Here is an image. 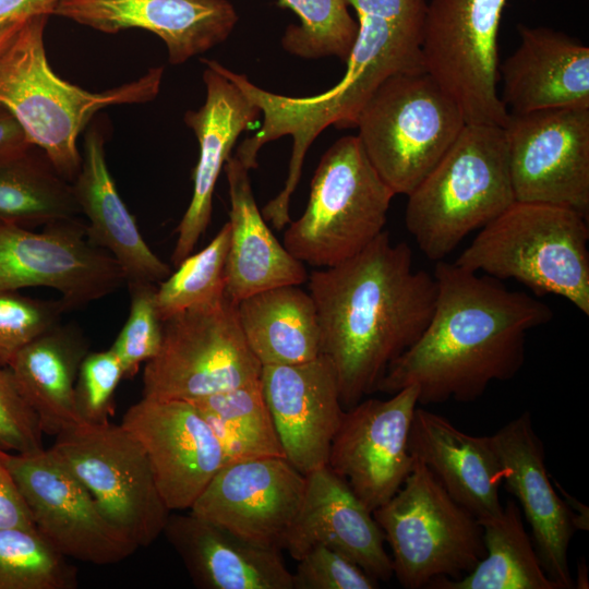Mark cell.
Masks as SVG:
<instances>
[{"mask_svg": "<svg viewBox=\"0 0 589 589\" xmlns=\"http://www.w3.org/2000/svg\"><path fill=\"white\" fill-rule=\"evenodd\" d=\"M230 224L226 223L203 250L190 254L156 288L158 314L165 320L193 308L221 301L226 294V263Z\"/></svg>", "mask_w": 589, "mask_h": 589, "instance_id": "obj_35", "label": "cell"}, {"mask_svg": "<svg viewBox=\"0 0 589 589\" xmlns=\"http://www.w3.org/2000/svg\"><path fill=\"white\" fill-rule=\"evenodd\" d=\"M587 217L562 206L515 201L480 229L454 262L537 296L553 294L589 315Z\"/></svg>", "mask_w": 589, "mask_h": 589, "instance_id": "obj_6", "label": "cell"}, {"mask_svg": "<svg viewBox=\"0 0 589 589\" xmlns=\"http://www.w3.org/2000/svg\"><path fill=\"white\" fill-rule=\"evenodd\" d=\"M92 241L109 252L120 265L125 284L160 283L170 266L142 237L136 220L120 197L105 158V135L98 125L85 135L81 169L72 182Z\"/></svg>", "mask_w": 589, "mask_h": 589, "instance_id": "obj_27", "label": "cell"}, {"mask_svg": "<svg viewBox=\"0 0 589 589\" xmlns=\"http://www.w3.org/2000/svg\"><path fill=\"white\" fill-rule=\"evenodd\" d=\"M277 4L290 9L300 21L284 32L281 46L287 52L303 59L347 61L359 29L347 0H277Z\"/></svg>", "mask_w": 589, "mask_h": 589, "instance_id": "obj_36", "label": "cell"}, {"mask_svg": "<svg viewBox=\"0 0 589 589\" xmlns=\"http://www.w3.org/2000/svg\"><path fill=\"white\" fill-rule=\"evenodd\" d=\"M163 533L201 589H293L281 551L251 543L189 510Z\"/></svg>", "mask_w": 589, "mask_h": 589, "instance_id": "obj_26", "label": "cell"}, {"mask_svg": "<svg viewBox=\"0 0 589 589\" xmlns=\"http://www.w3.org/2000/svg\"><path fill=\"white\" fill-rule=\"evenodd\" d=\"M244 338L262 366L296 364L321 354L316 308L299 286H281L237 303Z\"/></svg>", "mask_w": 589, "mask_h": 589, "instance_id": "obj_30", "label": "cell"}, {"mask_svg": "<svg viewBox=\"0 0 589 589\" xmlns=\"http://www.w3.org/2000/svg\"><path fill=\"white\" fill-rule=\"evenodd\" d=\"M553 483L556 491L560 492L562 500L564 501V503L567 505V507L570 509V512L574 515L575 529L587 531L589 528L588 506L584 505L577 498H575L568 492H566L557 481H554Z\"/></svg>", "mask_w": 589, "mask_h": 589, "instance_id": "obj_45", "label": "cell"}, {"mask_svg": "<svg viewBox=\"0 0 589 589\" xmlns=\"http://www.w3.org/2000/svg\"><path fill=\"white\" fill-rule=\"evenodd\" d=\"M300 510L287 534L284 550L298 561L316 545L328 546L378 581L394 576L385 537L372 512L345 479L325 466L305 476Z\"/></svg>", "mask_w": 589, "mask_h": 589, "instance_id": "obj_22", "label": "cell"}, {"mask_svg": "<svg viewBox=\"0 0 589 589\" xmlns=\"http://www.w3.org/2000/svg\"><path fill=\"white\" fill-rule=\"evenodd\" d=\"M507 0H431L422 59L456 101L466 123L503 127L508 111L497 95L498 29Z\"/></svg>", "mask_w": 589, "mask_h": 589, "instance_id": "obj_12", "label": "cell"}, {"mask_svg": "<svg viewBox=\"0 0 589 589\" xmlns=\"http://www.w3.org/2000/svg\"><path fill=\"white\" fill-rule=\"evenodd\" d=\"M261 383L286 459L304 476L327 466L345 411L332 361L264 365Z\"/></svg>", "mask_w": 589, "mask_h": 589, "instance_id": "obj_19", "label": "cell"}, {"mask_svg": "<svg viewBox=\"0 0 589 589\" xmlns=\"http://www.w3.org/2000/svg\"><path fill=\"white\" fill-rule=\"evenodd\" d=\"M293 589H376L380 581L341 553L316 545L297 561Z\"/></svg>", "mask_w": 589, "mask_h": 589, "instance_id": "obj_40", "label": "cell"}, {"mask_svg": "<svg viewBox=\"0 0 589 589\" xmlns=\"http://www.w3.org/2000/svg\"><path fill=\"white\" fill-rule=\"evenodd\" d=\"M190 401L217 437L225 464L260 457H285L261 377L243 386Z\"/></svg>", "mask_w": 589, "mask_h": 589, "instance_id": "obj_32", "label": "cell"}, {"mask_svg": "<svg viewBox=\"0 0 589 589\" xmlns=\"http://www.w3.org/2000/svg\"><path fill=\"white\" fill-rule=\"evenodd\" d=\"M61 0H0V23L52 15Z\"/></svg>", "mask_w": 589, "mask_h": 589, "instance_id": "obj_44", "label": "cell"}, {"mask_svg": "<svg viewBox=\"0 0 589 589\" xmlns=\"http://www.w3.org/2000/svg\"><path fill=\"white\" fill-rule=\"evenodd\" d=\"M123 377L122 365L110 348L85 356L74 387L75 407L81 421L91 424L110 421L115 393Z\"/></svg>", "mask_w": 589, "mask_h": 589, "instance_id": "obj_39", "label": "cell"}, {"mask_svg": "<svg viewBox=\"0 0 589 589\" xmlns=\"http://www.w3.org/2000/svg\"><path fill=\"white\" fill-rule=\"evenodd\" d=\"M88 352L83 330L74 323H59L24 346L8 365L44 434L55 437L82 422L74 387Z\"/></svg>", "mask_w": 589, "mask_h": 589, "instance_id": "obj_29", "label": "cell"}, {"mask_svg": "<svg viewBox=\"0 0 589 589\" xmlns=\"http://www.w3.org/2000/svg\"><path fill=\"white\" fill-rule=\"evenodd\" d=\"M498 456L505 489L531 529L532 542L542 568L558 589L574 588L568 548L574 515L550 481L544 447L529 412H524L491 435Z\"/></svg>", "mask_w": 589, "mask_h": 589, "instance_id": "obj_20", "label": "cell"}, {"mask_svg": "<svg viewBox=\"0 0 589 589\" xmlns=\"http://www.w3.org/2000/svg\"><path fill=\"white\" fill-rule=\"evenodd\" d=\"M224 169L230 200L227 297L238 303L260 291L305 283L309 275L303 263L279 243L256 205L250 170L235 155Z\"/></svg>", "mask_w": 589, "mask_h": 589, "instance_id": "obj_28", "label": "cell"}, {"mask_svg": "<svg viewBox=\"0 0 589 589\" xmlns=\"http://www.w3.org/2000/svg\"><path fill=\"white\" fill-rule=\"evenodd\" d=\"M53 15L106 34L152 32L173 65L224 43L239 20L229 0H61Z\"/></svg>", "mask_w": 589, "mask_h": 589, "instance_id": "obj_21", "label": "cell"}, {"mask_svg": "<svg viewBox=\"0 0 589 589\" xmlns=\"http://www.w3.org/2000/svg\"><path fill=\"white\" fill-rule=\"evenodd\" d=\"M478 521L483 532L484 557L464 576L436 578L429 588L558 589L542 568L517 502L508 500L498 515Z\"/></svg>", "mask_w": 589, "mask_h": 589, "instance_id": "obj_31", "label": "cell"}, {"mask_svg": "<svg viewBox=\"0 0 589 589\" xmlns=\"http://www.w3.org/2000/svg\"><path fill=\"white\" fill-rule=\"evenodd\" d=\"M305 484V476L285 457L228 462L190 510L251 543L281 551Z\"/></svg>", "mask_w": 589, "mask_h": 589, "instance_id": "obj_17", "label": "cell"}, {"mask_svg": "<svg viewBox=\"0 0 589 589\" xmlns=\"http://www.w3.org/2000/svg\"><path fill=\"white\" fill-rule=\"evenodd\" d=\"M48 17H28L0 49V105L55 170L72 183L82 163L77 137L94 115L108 106L153 100L164 68H151L140 79L104 92L83 89L59 77L49 65L44 44Z\"/></svg>", "mask_w": 589, "mask_h": 589, "instance_id": "obj_3", "label": "cell"}, {"mask_svg": "<svg viewBox=\"0 0 589 589\" xmlns=\"http://www.w3.org/2000/svg\"><path fill=\"white\" fill-rule=\"evenodd\" d=\"M466 120L425 71L385 80L361 108L358 139L394 194H410L455 142Z\"/></svg>", "mask_w": 589, "mask_h": 589, "instance_id": "obj_7", "label": "cell"}, {"mask_svg": "<svg viewBox=\"0 0 589 589\" xmlns=\"http://www.w3.org/2000/svg\"><path fill=\"white\" fill-rule=\"evenodd\" d=\"M76 568L35 527L0 529V589H75Z\"/></svg>", "mask_w": 589, "mask_h": 589, "instance_id": "obj_34", "label": "cell"}, {"mask_svg": "<svg viewBox=\"0 0 589 589\" xmlns=\"http://www.w3.org/2000/svg\"><path fill=\"white\" fill-rule=\"evenodd\" d=\"M25 20L0 23V49L12 38Z\"/></svg>", "mask_w": 589, "mask_h": 589, "instance_id": "obj_46", "label": "cell"}, {"mask_svg": "<svg viewBox=\"0 0 589 589\" xmlns=\"http://www.w3.org/2000/svg\"><path fill=\"white\" fill-rule=\"evenodd\" d=\"M86 486L105 517L139 548L163 533L165 504L137 440L121 424L80 422L50 447Z\"/></svg>", "mask_w": 589, "mask_h": 589, "instance_id": "obj_11", "label": "cell"}, {"mask_svg": "<svg viewBox=\"0 0 589 589\" xmlns=\"http://www.w3.org/2000/svg\"><path fill=\"white\" fill-rule=\"evenodd\" d=\"M520 43L498 68L508 112L589 107V47L550 27L518 25Z\"/></svg>", "mask_w": 589, "mask_h": 589, "instance_id": "obj_24", "label": "cell"}, {"mask_svg": "<svg viewBox=\"0 0 589 589\" xmlns=\"http://www.w3.org/2000/svg\"><path fill=\"white\" fill-rule=\"evenodd\" d=\"M130 313L110 347L118 357L124 377L135 375L142 363L152 360L163 341V321L156 308V286L152 283L128 285Z\"/></svg>", "mask_w": 589, "mask_h": 589, "instance_id": "obj_37", "label": "cell"}, {"mask_svg": "<svg viewBox=\"0 0 589 589\" xmlns=\"http://www.w3.org/2000/svg\"><path fill=\"white\" fill-rule=\"evenodd\" d=\"M35 527L31 512L0 456V529Z\"/></svg>", "mask_w": 589, "mask_h": 589, "instance_id": "obj_42", "label": "cell"}, {"mask_svg": "<svg viewBox=\"0 0 589 589\" xmlns=\"http://www.w3.org/2000/svg\"><path fill=\"white\" fill-rule=\"evenodd\" d=\"M38 532L62 555L95 565L131 556L139 546L103 514L96 501L50 448L0 450Z\"/></svg>", "mask_w": 589, "mask_h": 589, "instance_id": "obj_13", "label": "cell"}, {"mask_svg": "<svg viewBox=\"0 0 589 589\" xmlns=\"http://www.w3.org/2000/svg\"><path fill=\"white\" fill-rule=\"evenodd\" d=\"M515 201L589 212V107L508 112L503 125Z\"/></svg>", "mask_w": 589, "mask_h": 589, "instance_id": "obj_14", "label": "cell"}, {"mask_svg": "<svg viewBox=\"0 0 589 589\" xmlns=\"http://www.w3.org/2000/svg\"><path fill=\"white\" fill-rule=\"evenodd\" d=\"M578 577H577V581L574 582V587H577V588H588V579H587V568H586V565H585V562L581 564H579V568H578Z\"/></svg>", "mask_w": 589, "mask_h": 589, "instance_id": "obj_47", "label": "cell"}, {"mask_svg": "<svg viewBox=\"0 0 589 589\" xmlns=\"http://www.w3.org/2000/svg\"><path fill=\"white\" fill-rule=\"evenodd\" d=\"M38 418L19 390L8 366H0V450L28 453L43 446Z\"/></svg>", "mask_w": 589, "mask_h": 589, "instance_id": "obj_41", "label": "cell"}, {"mask_svg": "<svg viewBox=\"0 0 589 589\" xmlns=\"http://www.w3.org/2000/svg\"><path fill=\"white\" fill-rule=\"evenodd\" d=\"M79 214L72 183L55 170L46 156L35 157L31 151L0 169V224L29 229Z\"/></svg>", "mask_w": 589, "mask_h": 589, "instance_id": "obj_33", "label": "cell"}, {"mask_svg": "<svg viewBox=\"0 0 589 589\" xmlns=\"http://www.w3.org/2000/svg\"><path fill=\"white\" fill-rule=\"evenodd\" d=\"M394 196L358 136H344L322 156L305 211L287 228L284 247L302 263L335 266L384 231Z\"/></svg>", "mask_w": 589, "mask_h": 589, "instance_id": "obj_8", "label": "cell"}, {"mask_svg": "<svg viewBox=\"0 0 589 589\" xmlns=\"http://www.w3.org/2000/svg\"><path fill=\"white\" fill-rule=\"evenodd\" d=\"M158 353L145 363L144 398L194 400L261 377L262 364L242 333L237 303L189 309L163 322Z\"/></svg>", "mask_w": 589, "mask_h": 589, "instance_id": "obj_10", "label": "cell"}, {"mask_svg": "<svg viewBox=\"0 0 589 589\" xmlns=\"http://www.w3.org/2000/svg\"><path fill=\"white\" fill-rule=\"evenodd\" d=\"M436 300L418 340L388 365L376 392L418 388L419 406L471 402L495 381L517 375L529 330L548 324L544 302L507 289L502 280L436 262Z\"/></svg>", "mask_w": 589, "mask_h": 589, "instance_id": "obj_1", "label": "cell"}, {"mask_svg": "<svg viewBox=\"0 0 589 589\" xmlns=\"http://www.w3.org/2000/svg\"><path fill=\"white\" fill-rule=\"evenodd\" d=\"M33 147L17 120L0 105V169L23 158Z\"/></svg>", "mask_w": 589, "mask_h": 589, "instance_id": "obj_43", "label": "cell"}, {"mask_svg": "<svg viewBox=\"0 0 589 589\" xmlns=\"http://www.w3.org/2000/svg\"><path fill=\"white\" fill-rule=\"evenodd\" d=\"M407 196L406 228L428 259L443 261L515 202L503 127L466 123Z\"/></svg>", "mask_w": 589, "mask_h": 589, "instance_id": "obj_5", "label": "cell"}, {"mask_svg": "<svg viewBox=\"0 0 589 589\" xmlns=\"http://www.w3.org/2000/svg\"><path fill=\"white\" fill-rule=\"evenodd\" d=\"M125 284L113 256L89 238L77 217L45 226L41 232L0 224V288L47 287L67 310L111 294Z\"/></svg>", "mask_w": 589, "mask_h": 589, "instance_id": "obj_15", "label": "cell"}, {"mask_svg": "<svg viewBox=\"0 0 589 589\" xmlns=\"http://www.w3.org/2000/svg\"><path fill=\"white\" fill-rule=\"evenodd\" d=\"M408 447L449 496L477 519L503 510L498 494L502 466L491 436L470 435L445 417L417 406Z\"/></svg>", "mask_w": 589, "mask_h": 589, "instance_id": "obj_25", "label": "cell"}, {"mask_svg": "<svg viewBox=\"0 0 589 589\" xmlns=\"http://www.w3.org/2000/svg\"><path fill=\"white\" fill-rule=\"evenodd\" d=\"M121 425L145 450L170 512L190 510L225 465L217 437L191 401L142 397L125 411Z\"/></svg>", "mask_w": 589, "mask_h": 589, "instance_id": "obj_18", "label": "cell"}, {"mask_svg": "<svg viewBox=\"0 0 589 589\" xmlns=\"http://www.w3.org/2000/svg\"><path fill=\"white\" fill-rule=\"evenodd\" d=\"M417 406L418 388L411 385L386 400H360L344 411L327 467L372 513L396 494L413 469L408 438Z\"/></svg>", "mask_w": 589, "mask_h": 589, "instance_id": "obj_16", "label": "cell"}, {"mask_svg": "<svg viewBox=\"0 0 589 589\" xmlns=\"http://www.w3.org/2000/svg\"><path fill=\"white\" fill-rule=\"evenodd\" d=\"M65 311L60 299H34L0 288V366H8L24 346L59 324Z\"/></svg>", "mask_w": 589, "mask_h": 589, "instance_id": "obj_38", "label": "cell"}, {"mask_svg": "<svg viewBox=\"0 0 589 589\" xmlns=\"http://www.w3.org/2000/svg\"><path fill=\"white\" fill-rule=\"evenodd\" d=\"M372 514L392 550L394 575L406 589L459 578L485 555L478 519L418 460L396 494Z\"/></svg>", "mask_w": 589, "mask_h": 589, "instance_id": "obj_9", "label": "cell"}, {"mask_svg": "<svg viewBox=\"0 0 589 589\" xmlns=\"http://www.w3.org/2000/svg\"><path fill=\"white\" fill-rule=\"evenodd\" d=\"M358 17V35L341 80L321 94L279 95L274 104L278 129L306 151L329 125L356 128L358 115L388 77L423 72L422 36L426 0H347Z\"/></svg>", "mask_w": 589, "mask_h": 589, "instance_id": "obj_4", "label": "cell"}, {"mask_svg": "<svg viewBox=\"0 0 589 589\" xmlns=\"http://www.w3.org/2000/svg\"><path fill=\"white\" fill-rule=\"evenodd\" d=\"M321 353L333 363L344 408L376 386L388 365L425 329L436 300L434 276L413 268L406 242L381 232L354 256L309 276Z\"/></svg>", "mask_w": 589, "mask_h": 589, "instance_id": "obj_2", "label": "cell"}, {"mask_svg": "<svg viewBox=\"0 0 589 589\" xmlns=\"http://www.w3.org/2000/svg\"><path fill=\"white\" fill-rule=\"evenodd\" d=\"M201 62L206 65L203 72L205 103L197 110L184 113L185 124L199 141L200 154L193 171L192 199L176 229L178 237L171 255L175 266L193 252L209 226L219 173L239 135L250 129L261 113L260 108L209 59H201Z\"/></svg>", "mask_w": 589, "mask_h": 589, "instance_id": "obj_23", "label": "cell"}]
</instances>
